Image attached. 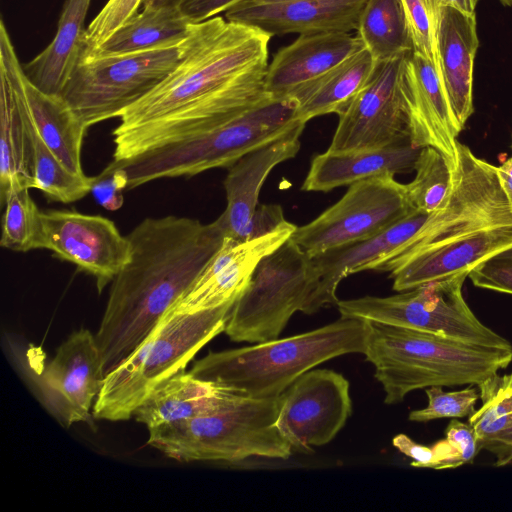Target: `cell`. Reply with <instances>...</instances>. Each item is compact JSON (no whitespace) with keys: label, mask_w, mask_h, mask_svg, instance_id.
<instances>
[{"label":"cell","mask_w":512,"mask_h":512,"mask_svg":"<svg viewBox=\"0 0 512 512\" xmlns=\"http://www.w3.org/2000/svg\"><path fill=\"white\" fill-rule=\"evenodd\" d=\"M39 248L92 275L99 292L113 281L131 255L127 236L112 220L72 210L41 212Z\"/></svg>","instance_id":"14"},{"label":"cell","mask_w":512,"mask_h":512,"mask_svg":"<svg viewBox=\"0 0 512 512\" xmlns=\"http://www.w3.org/2000/svg\"><path fill=\"white\" fill-rule=\"evenodd\" d=\"M192 25L179 6L143 8L100 46L80 58L133 54L176 46L187 38Z\"/></svg>","instance_id":"30"},{"label":"cell","mask_w":512,"mask_h":512,"mask_svg":"<svg viewBox=\"0 0 512 512\" xmlns=\"http://www.w3.org/2000/svg\"><path fill=\"white\" fill-rule=\"evenodd\" d=\"M497 172L512 210V155L497 166Z\"/></svg>","instance_id":"46"},{"label":"cell","mask_w":512,"mask_h":512,"mask_svg":"<svg viewBox=\"0 0 512 512\" xmlns=\"http://www.w3.org/2000/svg\"><path fill=\"white\" fill-rule=\"evenodd\" d=\"M364 355L375 367L385 403L396 404L417 389L478 385L512 362V346L466 343L419 330L363 320Z\"/></svg>","instance_id":"3"},{"label":"cell","mask_w":512,"mask_h":512,"mask_svg":"<svg viewBox=\"0 0 512 512\" xmlns=\"http://www.w3.org/2000/svg\"><path fill=\"white\" fill-rule=\"evenodd\" d=\"M421 149L413 146L410 138L380 148L328 149L312 159L301 189L328 192L378 175L407 173L414 170Z\"/></svg>","instance_id":"24"},{"label":"cell","mask_w":512,"mask_h":512,"mask_svg":"<svg viewBox=\"0 0 512 512\" xmlns=\"http://www.w3.org/2000/svg\"><path fill=\"white\" fill-rule=\"evenodd\" d=\"M363 320L342 318L302 334L252 346L210 352L190 373L248 398L282 395L305 372L335 357L365 350Z\"/></svg>","instance_id":"4"},{"label":"cell","mask_w":512,"mask_h":512,"mask_svg":"<svg viewBox=\"0 0 512 512\" xmlns=\"http://www.w3.org/2000/svg\"><path fill=\"white\" fill-rule=\"evenodd\" d=\"M512 245V225H491L420 249L393 265V289L402 292L461 272Z\"/></svg>","instance_id":"20"},{"label":"cell","mask_w":512,"mask_h":512,"mask_svg":"<svg viewBox=\"0 0 512 512\" xmlns=\"http://www.w3.org/2000/svg\"><path fill=\"white\" fill-rule=\"evenodd\" d=\"M245 0H181L179 9L191 22L199 23L226 12Z\"/></svg>","instance_id":"42"},{"label":"cell","mask_w":512,"mask_h":512,"mask_svg":"<svg viewBox=\"0 0 512 512\" xmlns=\"http://www.w3.org/2000/svg\"><path fill=\"white\" fill-rule=\"evenodd\" d=\"M468 277L476 287L512 295V245L475 266Z\"/></svg>","instance_id":"40"},{"label":"cell","mask_w":512,"mask_h":512,"mask_svg":"<svg viewBox=\"0 0 512 512\" xmlns=\"http://www.w3.org/2000/svg\"><path fill=\"white\" fill-rule=\"evenodd\" d=\"M282 1H290V0H245L243 2H248V3H274V2H282Z\"/></svg>","instance_id":"49"},{"label":"cell","mask_w":512,"mask_h":512,"mask_svg":"<svg viewBox=\"0 0 512 512\" xmlns=\"http://www.w3.org/2000/svg\"><path fill=\"white\" fill-rule=\"evenodd\" d=\"M91 0H66L52 42L24 67L28 80L48 94L61 95L82 53L84 23Z\"/></svg>","instance_id":"27"},{"label":"cell","mask_w":512,"mask_h":512,"mask_svg":"<svg viewBox=\"0 0 512 512\" xmlns=\"http://www.w3.org/2000/svg\"><path fill=\"white\" fill-rule=\"evenodd\" d=\"M410 207L405 184L391 174L349 185L343 197L290 239L309 257L367 240L405 216Z\"/></svg>","instance_id":"11"},{"label":"cell","mask_w":512,"mask_h":512,"mask_svg":"<svg viewBox=\"0 0 512 512\" xmlns=\"http://www.w3.org/2000/svg\"><path fill=\"white\" fill-rule=\"evenodd\" d=\"M225 235L209 224L168 215L145 218L127 235L129 261L112 281L95 335L104 376L121 365L193 285Z\"/></svg>","instance_id":"2"},{"label":"cell","mask_w":512,"mask_h":512,"mask_svg":"<svg viewBox=\"0 0 512 512\" xmlns=\"http://www.w3.org/2000/svg\"><path fill=\"white\" fill-rule=\"evenodd\" d=\"M235 301L197 312H166L144 342L105 376L93 416L110 421L133 416L156 386L184 371L202 347L225 331Z\"/></svg>","instance_id":"6"},{"label":"cell","mask_w":512,"mask_h":512,"mask_svg":"<svg viewBox=\"0 0 512 512\" xmlns=\"http://www.w3.org/2000/svg\"><path fill=\"white\" fill-rule=\"evenodd\" d=\"M356 30L364 47L377 63L413 51L401 0H367Z\"/></svg>","instance_id":"31"},{"label":"cell","mask_w":512,"mask_h":512,"mask_svg":"<svg viewBox=\"0 0 512 512\" xmlns=\"http://www.w3.org/2000/svg\"><path fill=\"white\" fill-rule=\"evenodd\" d=\"M24 70L3 22L0 25V198L13 187L33 188L34 144Z\"/></svg>","instance_id":"18"},{"label":"cell","mask_w":512,"mask_h":512,"mask_svg":"<svg viewBox=\"0 0 512 512\" xmlns=\"http://www.w3.org/2000/svg\"><path fill=\"white\" fill-rule=\"evenodd\" d=\"M414 170V179L405 184L410 207L428 214L438 211L452 187V169L448 160L436 148L423 147Z\"/></svg>","instance_id":"33"},{"label":"cell","mask_w":512,"mask_h":512,"mask_svg":"<svg viewBox=\"0 0 512 512\" xmlns=\"http://www.w3.org/2000/svg\"><path fill=\"white\" fill-rule=\"evenodd\" d=\"M413 44V51L441 72L438 31L442 7L436 0H401Z\"/></svg>","instance_id":"36"},{"label":"cell","mask_w":512,"mask_h":512,"mask_svg":"<svg viewBox=\"0 0 512 512\" xmlns=\"http://www.w3.org/2000/svg\"><path fill=\"white\" fill-rule=\"evenodd\" d=\"M104 373L95 336L88 329L72 333L42 368L36 383L47 409L69 427L88 421L93 401L100 393Z\"/></svg>","instance_id":"15"},{"label":"cell","mask_w":512,"mask_h":512,"mask_svg":"<svg viewBox=\"0 0 512 512\" xmlns=\"http://www.w3.org/2000/svg\"><path fill=\"white\" fill-rule=\"evenodd\" d=\"M367 0H290L242 2L225 12V19L256 27L271 36L356 30Z\"/></svg>","instance_id":"21"},{"label":"cell","mask_w":512,"mask_h":512,"mask_svg":"<svg viewBox=\"0 0 512 512\" xmlns=\"http://www.w3.org/2000/svg\"><path fill=\"white\" fill-rule=\"evenodd\" d=\"M27 187H13L1 201L4 207L0 245L16 252L38 249L41 212Z\"/></svg>","instance_id":"34"},{"label":"cell","mask_w":512,"mask_h":512,"mask_svg":"<svg viewBox=\"0 0 512 512\" xmlns=\"http://www.w3.org/2000/svg\"><path fill=\"white\" fill-rule=\"evenodd\" d=\"M296 228L286 221L276 230L250 240L224 237L221 247L193 285L167 312H197L235 301L262 259L284 244Z\"/></svg>","instance_id":"16"},{"label":"cell","mask_w":512,"mask_h":512,"mask_svg":"<svg viewBox=\"0 0 512 512\" xmlns=\"http://www.w3.org/2000/svg\"><path fill=\"white\" fill-rule=\"evenodd\" d=\"M181 0H143V8L179 6Z\"/></svg>","instance_id":"48"},{"label":"cell","mask_w":512,"mask_h":512,"mask_svg":"<svg viewBox=\"0 0 512 512\" xmlns=\"http://www.w3.org/2000/svg\"><path fill=\"white\" fill-rule=\"evenodd\" d=\"M23 87L28 114L39 137L67 168L84 174L81 150L88 127L61 95L43 92L25 73Z\"/></svg>","instance_id":"29"},{"label":"cell","mask_w":512,"mask_h":512,"mask_svg":"<svg viewBox=\"0 0 512 512\" xmlns=\"http://www.w3.org/2000/svg\"><path fill=\"white\" fill-rule=\"evenodd\" d=\"M434 454L432 469L444 470L473 462L481 450L469 424L453 419L445 430V438L431 446Z\"/></svg>","instance_id":"37"},{"label":"cell","mask_w":512,"mask_h":512,"mask_svg":"<svg viewBox=\"0 0 512 512\" xmlns=\"http://www.w3.org/2000/svg\"><path fill=\"white\" fill-rule=\"evenodd\" d=\"M477 387L482 405L470 415L468 424L482 449L487 440L512 426V372L495 373Z\"/></svg>","instance_id":"35"},{"label":"cell","mask_w":512,"mask_h":512,"mask_svg":"<svg viewBox=\"0 0 512 512\" xmlns=\"http://www.w3.org/2000/svg\"><path fill=\"white\" fill-rule=\"evenodd\" d=\"M503 5L512 7V0H499Z\"/></svg>","instance_id":"50"},{"label":"cell","mask_w":512,"mask_h":512,"mask_svg":"<svg viewBox=\"0 0 512 512\" xmlns=\"http://www.w3.org/2000/svg\"><path fill=\"white\" fill-rule=\"evenodd\" d=\"M402 92L413 146H431L456 165L458 130L448 101L442 75L434 64L412 51L403 63Z\"/></svg>","instance_id":"19"},{"label":"cell","mask_w":512,"mask_h":512,"mask_svg":"<svg viewBox=\"0 0 512 512\" xmlns=\"http://www.w3.org/2000/svg\"><path fill=\"white\" fill-rule=\"evenodd\" d=\"M407 55L377 63L368 82L339 115L329 150L380 148L410 138L401 86Z\"/></svg>","instance_id":"12"},{"label":"cell","mask_w":512,"mask_h":512,"mask_svg":"<svg viewBox=\"0 0 512 512\" xmlns=\"http://www.w3.org/2000/svg\"><path fill=\"white\" fill-rule=\"evenodd\" d=\"M306 123L297 122L286 133L258 147L236 161L224 180L227 206L217 218L225 237L240 241L256 210L263 183L281 162L295 157L301 147L300 136Z\"/></svg>","instance_id":"23"},{"label":"cell","mask_w":512,"mask_h":512,"mask_svg":"<svg viewBox=\"0 0 512 512\" xmlns=\"http://www.w3.org/2000/svg\"><path fill=\"white\" fill-rule=\"evenodd\" d=\"M143 0H108L98 15L86 28L82 55L105 42L118 28L137 14Z\"/></svg>","instance_id":"39"},{"label":"cell","mask_w":512,"mask_h":512,"mask_svg":"<svg viewBox=\"0 0 512 512\" xmlns=\"http://www.w3.org/2000/svg\"><path fill=\"white\" fill-rule=\"evenodd\" d=\"M377 62L363 48L320 78L298 88L287 98L296 102L295 118L307 123L312 118L340 115L365 86Z\"/></svg>","instance_id":"28"},{"label":"cell","mask_w":512,"mask_h":512,"mask_svg":"<svg viewBox=\"0 0 512 512\" xmlns=\"http://www.w3.org/2000/svg\"><path fill=\"white\" fill-rule=\"evenodd\" d=\"M428 406L413 410L409 413V420L427 422L440 418H463L475 411L479 393L475 387L463 390L445 392L441 386L426 388Z\"/></svg>","instance_id":"38"},{"label":"cell","mask_w":512,"mask_h":512,"mask_svg":"<svg viewBox=\"0 0 512 512\" xmlns=\"http://www.w3.org/2000/svg\"><path fill=\"white\" fill-rule=\"evenodd\" d=\"M429 217L426 212L411 209L374 237L311 256L319 284L305 314L315 313L327 305H337V287L347 276L366 270L381 271L386 264L404 254Z\"/></svg>","instance_id":"17"},{"label":"cell","mask_w":512,"mask_h":512,"mask_svg":"<svg viewBox=\"0 0 512 512\" xmlns=\"http://www.w3.org/2000/svg\"><path fill=\"white\" fill-rule=\"evenodd\" d=\"M478 47L475 13L442 7L438 54L448 101L460 132L474 111L473 70Z\"/></svg>","instance_id":"25"},{"label":"cell","mask_w":512,"mask_h":512,"mask_svg":"<svg viewBox=\"0 0 512 512\" xmlns=\"http://www.w3.org/2000/svg\"><path fill=\"white\" fill-rule=\"evenodd\" d=\"M182 43L124 55L79 58L61 96L89 128L120 115L177 65Z\"/></svg>","instance_id":"10"},{"label":"cell","mask_w":512,"mask_h":512,"mask_svg":"<svg viewBox=\"0 0 512 512\" xmlns=\"http://www.w3.org/2000/svg\"><path fill=\"white\" fill-rule=\"evenodd\" d=\"M280 396L235 395L211 412L149 428L148 444L182 462L287 459L293 450L276 426Z\"/></svg>","instance_id":"7"},{"label":"cell","mask_w":512,"mask_h":512,"mask_svg":"<svg viewBox=\"0 0 512 512\" xmlns=\"http://www.w3.org/2000/svg\"><path fill=\"white\" fill-rule=\"evenodd\" d=\"M318 284L310 257L289 238L257 266L231 309L226 334L236 342L277 339L296 311L305 312Z\"/></svg>","instance_id":"9"},{"label":"cell","mask_w":512,"mask_h":512,"mask_svg":"<svg viewBox=\"0 0 512 512\" xmlns=\"http://www.w3.org/2000/svg\"><path fill=\"white\" fill-rule=\"evenodd\" d=\"M34 144L33 188L51 201L71 203L92 191L95 177L67 168L46 146L32 125Z\"/></svg>","instance_id":"32"},{"label":"cell","mask_w":512,"mask_h":512,"mask_svg":"<svg viewBox=\"0 0 512 512\" xmlns=\"http://www.w3.org/2000/svg\"><path fill=\"white\" fill-rule=\"evenodd\" d=\"M352 412L349 382L328 369H311L280 396L276 426L293 451L330 442Z\"/></svg>","instance_id":"13"},{"label":"cell","mask_w":512,"mask_h":512,"mask_svg":"<svg viewBox=\"0 0 512 512\" xmlns=\"http://www.w3.org/2000/svg\"><path fill=\"white\" fill-rule=\"evenodd\" d=\"M392 443L401 453L413 460L412 466L432 468L434 454L431 447L418 444L405 434L395 436Z\"/></svg>","instance_id":"43"},{"label":"cell","mask_w":512,"mask_h":512,"mask_svg":"<svg viewBox=\"0 0 512 512\" xmlns=\"http://www.w3.org/2000/svg\"><path fill=\"white\" fill-rule=\"evenodd\" d=\"M271 37L221 16L193 23L174 69L120 115L117 155L210 129L272 98L264 87Z\"/></svg>","instance_id":"1"},{"label":"cell","mask_w":512,"mask_h":512,"mask_svg":"<svg viewBox=\"0 0 512 512\" xmlns=\"http://www.w3.org/2000/svg\"><path fill=\"white\" fill-rule=\"evenodd\" d=\"M235 395L184 370L156 386L133 416L149 429L211 412Z\"/></svg>","instance_id":"26"},{"label":"cell","mask_w":512,"mask_h":512,"mask_svg":"<svg viewBox=\"0 0 512 512\" xmlns=\"http://www.w3.org/2000/svg\"><path fill=\"white\" fill-rule=\"evenodd\" d=\"M286 221L283 209L280 205H258L245 227L240 241H246L268 234L279 228Z\"/></svg>","instance_id":"41"},{"label":"cell","mask_w":512,"mask_h":512,"mask_svg":"<svg viewBox=\"0 0 512 512\" xmlns=\"http://www.w3.org/2000/svg\"><path fill=\"white\" fill-rule=\"evenodd\" d=\"M482 449H486L496 457L495 466L512 464V426L487 440Z\"/></svg>","instance_id":"45"},{"label":"cell","mask_w":512,"mask_h":512,"mask_svg":"<svg viewBox=\"0 0 512 512\" xmlns=\"http://www.w3.org/2000/svg\"><path fill=\"white\" fill-rule=\"evenodd\" d=\"M122 188L110 175L100 174L95 177L92 192L102 206L115 210L122 205Z\"/></svg>","instance_id":"44"},{"label":"cell","mask_w":512,"mask_h":512,"mask_svg":"<svg viewBox=\"0 0 512 512\" xmlns=\"http://www.w3.org/2000/svg\"><path fill=\"white\" fill-rule=\"evenodd\" d=\"M363 48L362 40L348 32L299 35L274 54L264 79L265 91L274 99L287 98Z\"/></svg>","instance_id":"22"},{"label":"cell","mask_w":512,"mask_h":512,"mask_svg":"<svg viewBox=\"0 0 512 512\" xmlns=\"http://www.w3.org/2000/svg\"><path fill=\"white\" fill-rule=\"evenodd\" d=\"M296 106L292 98H270L210 129L112 161L102 173L113 176L124 190L161 178L191 177L213 168H229L301 121L295 118Z\"/></svg>","instance_id":"5"},{"label":"cell","mask_w":512,"mask_h":512,"mask_svg":"<svg viewBox=\"0 0 512 512\" xmlns=\"http://www.w3.org/2000/svg\"><path fill=\"white\" fill-rule=\"evenodd\" d=\"M469 272L431 281L402 293L338 301L342 318L368 320L487 346L511 343L484 325L463 296Z\"/></svg>","instance_id":"8"},{"label":"cell","mask_w":512,"mask_h":512,"mask_svg":"<svg viewBox=\"0 0 512 512\" xmlns=\"http://www.w3.org/2000/svg\"><path fill=\"white\" fill-rule=\"evenodd\" d=\"M441 7H451L464 13H475L479 0H436Z\"/></svg>","instance_id":"47"}]
</instances>
